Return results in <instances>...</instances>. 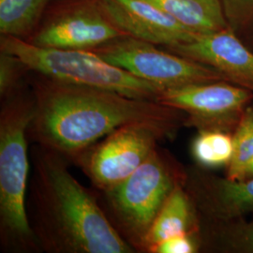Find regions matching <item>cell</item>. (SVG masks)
Wrapping results in <instances>:
<instances>
[{"instance_id": "obj_1", "label": "cell", "mask_w": 253, "mask_h": 253, "mask_svg": "<svg viewBox=\"0 0 253 253\" xmlns=\"http://www.w3.org/2000/svg\"><path fill=\"white\" fill-rule=\"evenodd\" d=\"M35 74L30 84L34 109L28 138L68 161L75 163L92 145L130 123L148 122L175 130L186 124L185 114L156 100Z\"/></svg>"}, {"instance_id": "obj_2", "label": "cell", "mask_w": 253, "mask_h": 253, "mask_svg": "<svg viewBox=\"0 0 253 253\" xmlns=\"http://www.w3.org/2000/svg\"><path fill=\"white\" fill-rule=\"evenodd\" d=\"M28 222L42 252L132 253L97 196L76 180L68 160L42 145L31 151Z\"/></svg>"}, {"instance_id": "obj_3", "label": "cell", "mask_w": 253, "mask_h": 253, "mask_svg": "<svg viewBox=\"0 0 253 253\" xmlns=\"http://www.w3.org/2000/svg\"><path fill=\"white\" fill-rule=\"evenodd\" d=\"M33 97L25 87L1 99L0 111V240L8 253L41 252L28 222L27 196L31 160L28 126Z\"/></svg>"}, {"instance_id": "obj_4", "label": "cell", "mask_w": 253, "mask_h": 253, "mask_svg": "<svg viewBox=\"0 0 253 253\" xmlns=\"http://www.w3.org/2000/svg\"><path fill=\"white\" fill-rule=\"evenodd\" d=\"M185 176L186 168L158 147L125 180L100 191L110 221L135 253H141L155 218Z\"/></svg>"}, {"instance_id": "obj_5", "label": "cell", "mask_w": 253, "mask_h": 253, "mask_svg": "<svg viewBox=\"0 0 253 253\" xmlns=\"http://www.w3.org/2000/svg\"><path fill=\"white\" fill-rule=\"evenodd\" d=\"M0 52L14 55L31 73L58 81L156 101L164 91L109 63L91 50L44 48L24 39L1 35Z\"/></svg>"}, {"instance_id": "obj_6", "label": "cell", "mask_w": 253, "mask_h": 253, "mask_svg": "<svg viewBox=\"0 0 253 253\" xmlns=\"http://www.w3.org/2000/svg\"><path fill=\"white\" fill-rule=\"evenodd\" d=\"M177 130L148 122L120 126L102 138L75 161L93 186L109 190L125 180L145 163L164 138Z\"/></svg>"}, {"instance_id": "obj_7", "label": "cell", "mask_w": 253, "mask_h": 253, "mask_svg": "<svg viewBox=\"0 0 253 253\" xmlns=\"http://www.w3.org/2000/svg\"><path fill=\"white\" fill-rule=\"evenodd\" d=\"M103 59L163 88L180 87L225 78L216 70L129 35L118 37L93 50ZM226 81V80H225Z\"/></svg>"}, {"instance_id": "obj_8", "label": "cell", "mask_w": 253, "mask_h": 253, "mask_svg": "<svg viewBox=\"0 0 253 253\" xmlns=\"http://www.w3.org/2000/svg\"><path fill=\"white\" fill-rule=\"evenodd\" d=\"M158 101L185 114L186 126L234 133L253 92L225 80L206 82L165 89Z\"/></svg>"}, {"instance_id": "obj_9", "label": "cell", "mask_w": 253, "mask_h": 253, "mask_svg": "<svg viewBox=\"0 0 253 253\" xmlns=\"http://www.w3.org/2000/svg\"><path fill=\"white\" fill-rule=\"evenodd\" d=\"M124 35L100 9L98 0H79L55 12L26 41L44 48L93 50Z\"/></svg>"}, {"instance_id": "obj_10", "label": "cell", "mask_w": 253, "mask_h": 253, "mask_svg": "<svg viewBox=\"0 0 253 253\" xmlns=\"http://www.w3.org/2000/svg\"><path fill=\"white\" fill-rule=\"evenodd\" d=\"M184 188L199 223L245 217L253 212V177L232 180L197 165L186 168Z\"/></svg>"}, {"instance_id": "obj_11", "label": "cell", "mask_w": 253, "mask_h": 253, "mask_svg": "<svg viewBox=\"0 0 253 253\" xmlns=\"http://www.w3.org/2000/svg\"><path fill=\"white\" fill-rule=\"evenodd\" d=\"M98 3L125 34L156 45H178L197 37L152 0H98Z\"/></svg>"}, {"instance_id": "obj_12", "label": "cell", "mask_w": 253, "mask_h": 253, "mask_svg": "<svg viewBox=\"0 0 253 253\" xmlns=\"http://www.w3.org/2000/svg\"><path fill=\"white\" fill-rule=\"evenodd\" d=\"M165 49L207 65L226 81L253 92V52L235 36L230 27L200 34L189 42Z\"/></svg>"}, {"instance_id": "obj_13", "label": "cell", "mask_w": 253, "mask_h": 253, "mask_svg": "<svg viewBox=\"0 0 253 253\" xmlns=\"http://www.w3.org/2000/svg\"><path fill=\"white\" fill-rule=\"evenodd\" d=\"M185 233L199 234V219L184 184H180L172 190L155 218L141 253H148L154 245Z\"/></svg>"}, {"instance_id": "obj_14", "label": "cell", "mask_w": 253, "mask_h": 253, "mask_svg": "<svg viewBox=\"0 0 253 253\" xmlns=\"http://www.w3.org/2000/svg\"><path fill=\"white\" fill-rule=\"evenodd\" d=\"M191 32L200 35L229 27L221 0H152Z\"/></svg>"}, {"instance_id": "obj_15", "label": "cell", "mask_w": 253, "mask_h": 253, "mask_svg": "<svg viewBox=\"0 0 253 253\" xmlns=\"http://www.w3.org/2000/svg\"><path fill=\"white\" fill-rule=\"evenodd\" d=\"M201 250L210 253H253V221L245 217L199 223Z\"/></svg>"}, {"instance_id": "obj_16", "label": "cell", "mask_w": 253, "mask_h": 253, "mask_svg": "<svg viewBox=\"0 0 253 253\" xmlns=\"http://www.w3.org/2000/svg\"><path fill=\"white\" fill-rule=\"evenodd\" d=\"M49 0H0L1 35L20 38L34 33Z\"/></svg>"}, {"instance_id": "obj_17", "label": "cell", "mask_w": 253, "mask_h": 253, "mask_svg": "<svg viewBox=\"0 0 253 253\" xmlns=\"http://www.w3.org/2000/svg\"><path fill=\"white\" fill-rule=\"evenodd\" d=\"M233 149V133L221 130H198L191 143L193 160L206 169L228 167Z\"/></svg>"}, {"instance_id": "obj_18", "label": "cell", "mask_w": 253, "mask_h": 253, "mask_svg": "<svg viewBox=\"0 0 253 253\" xmlns=\"http://www.w3.org/2000/svg\"><path fill=\"white\" fill-rule=\"evenodd\" d=\"M233 156L228 165L227 177L232 180L247 178L250 164L253 161V108L247 109L239 125L233 133Z\"/></svg>"}, {"instance_id": "obj_19", "label": "cell", "mask_w": 253, "mask_h": 253, "mask_svg": "<svg viewBox=\"0 0 253 253\" xmlns=\"http://www.w3.org/2000/svg\"><path fill=\"white\" fill-rule=\"evenodd\" d=\"M30 72L12 54L0 52V96L4 99L24 87L23 76Z\"/></svg>"}, {"instance_id": "obj_20", "label": "cell", "mask_w": 253, "mask_h": 253, "mask_svg": "<svg viewBox=\"0 0 253 253\" xmlns=\"http://www.w3.org/2000/svg\"><path fill=\"white\" fill-rule=\"evenodd\" d=\"M201 251L199 234L172 235L154 245L147 253H196Z\"/></svg>"}, {"instance_id": "obj_21", "label": "cell", "mask_w": 253, "mask_h": 253, "mask_svg": "<svg viewBox=\"0 0 253 253\" xmlns=\"http://www.w3.org/2000/svg\"><path fill=\"white\" fill-rule=\"evenodd\" d=\"M228 16L245 20L253 13V0H221Z\"/></svg>"}, {"instance_id": "obj_22", "label": "cell", "mask_w": 253, "mask_h": 253, "mask_svg": "<svg viewBox=\"0 0 253 253\" xmlns=\"http://www.w3.org/2000/svg\"><path fill=\"white\" fill-rule=\"evenodd\" d=\"M251 177H253V161L250 164L249 169H248V172H247V178H251Z\"/></svg>"}, {"instance_id": "obj_23", "label": "cell", "mask_w": 253, "mask_h": 253, "mask_svg": "<svg viewBox=\"0 0 253 253\" xmlns=\"http://www.w3.org/2000/svg\"><path fill=\"white\" fill-rule=\"evenodd\" d=\"M252 107H253V104H252Z\"/></svg>"}]
</instances>
